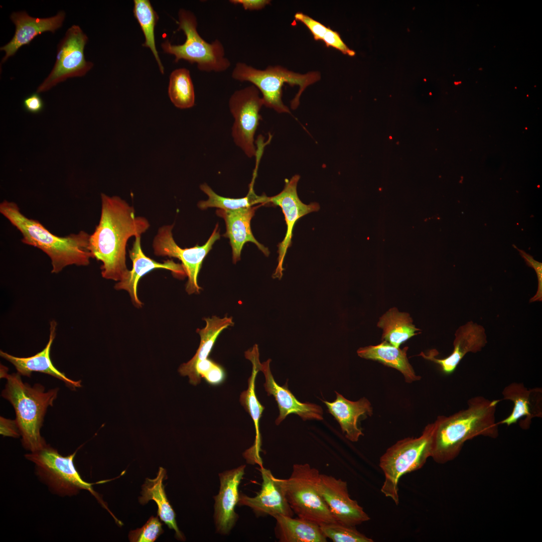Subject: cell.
<instances>
[{"label":"cell","mask_w":542,"mask_h":542,"mask_svg":"<svg viewBox=\"0 0 542 542\" xmlns=\"http://www.w3.org/2000/svg\"><path fill=\"white\" fill-rule=\"evenodd\" d=\"M101 199L100 220L90 235L88 248L93 258L102 262V277L119 282L129 274L125 262L128 239L141 236L150 224L145 218L136 216L133 208L120 197L101 193Z\"/></svg>","instance_id":"6da1fadb"},{"label":"cell","mask_w":542,"mask_h":542,"mask_svg":"<svg viewBox=\"0 0 542 542\" xmlns=\"http://www.w3.org/2000/svg\"><path fill=\"white\" fill-rule=\"evenodd\" d=\"M500 401L477 396L468 399L466 409L448 417L438 416L433 423L431 457L445 464L458 456L466 441L480 436L497 438L499 425L495 414Z\"/></svg>","instance_id":"7a4b0ae2"},{"label":"cell","mask_w":542,"mask_h":542,"mask_svg":"<svg viewBox=\"0 0 542 542\" xmlns=\"http://www.w3.org/2000/svg\"><path fill=\"white\" fill-rule=\"evenodd\" d=\"M0 213L22 234V243L40 249L49 256L52 273L58 274L69 265H88L93 258L88 248L90 235L85 231L56 235L38 220L24 215L16 203L7 200L0 204Z\"/></svg>","instance_id":"3957f363"},{"label":"cell","mask_w":542,"mask_h":542,"mask_svg":"<svg viewBox=\"0 0 542 542\" xmlns=\"http://www.w3.org/2000/svg\"><path fill=\"white\" fill-rule=\"evenodd\" d=\"M7 369L1 365V377L7 380L2 396L15 410L23 447L31 452L36 451L47 445L40 429L48 408L53 406L57 397L59 388L45 391L42 385L36 383L31 386L23 382L19 373L9 374Z\"/></svg>","instance_id":"277c9868"},{"label":"cell","mask_w":542,"mask_h":542,"mask_svg":"<svg viewBox=\"0 0 542 542\" xmlns=\"http://www.w3.org/2000/svg\"><path fill=\"white\" fill-rule=\"evenodd\" d=\"M231 76L236 80L252 83L261 92L264 105L279 113H290L282 101V88L285 83L299 86L298 92L291 102V107L295 109L304 90L321 78L320 74L316 71L301 74L280 66H269L265 70H259L243 62L236 64Z\"/></svg>","instance_id":"5b68a950"},{"label":"cell","mask_w":542,"mask_h":542,"mask_svg":"<svg viewBox=\"0 0 542 542\" xmlns=\"http://www.w3.org/2000/svg\"><path fill=\"white\" fill-rule=\"evenodd\" d=\"M433 423L429 424L421 435L396 442L380 457L379 466L384 475L381 492L399 504L398 484L403 475L418 470L431 457Z\"/></svg>","instance_id":"8992f818"},{"label":"cell","mask_w":542,"mask_h":542,"mask_svg":"<svg viewBox=\"0 0 542 542\" xmlns=\"http://www.w3.org/2000/svg\"><path fill=\"white\" fill-rule=\"evenodd\" d=\"M178 16V30L183 31L186 40L179 45H172L166 40L161 45L164 51L175 56V62L183 59L191 64L196 63L200 71L221 72L226 70L230 62L225 56L221 42L218 39L211 43L205 41L197 31V19L190 11L181 9Z\"/></svg>","instance_id":"52a82bcc"},{"label":"cell","mask_w":542,"mask_h":542,"mask_svg":"<svg viewBox=\"0 0 542 542\" xmlns=\"http://www.w3.org/2000/svg\"><path fill=\"white\" fill-rule=\"evenodd\" d=\"M320 474L308 463H296L290 477L283 479V483L294 513L320 526L336 521L319 491Z\"/></svg>","instance_id":"ba28073f"},{"label":"cell","mask_w":542,"mask_h":542,"mask_svg":"<svg viewBox=\"0 0 542 542\" xmlns=\"http://www.w3.org/2000/svg\"><path fill=\"white\" fill-rule=\"evenodd\" d=\"M76 453L63 456L47 444L39 450L26 454L25 457L35 464L38 476L55 493L61 496H73L81 490H87L112 514L93 489V484L84 481L76 470L74 463Z\"/></svg>","instance_id":"9c48e42d"},{"label":"cell","mask_w":542,"mask_h":542,"mask_svg":"<svg viewBox=\"0 0 542 542\" xmlns=\"http://www.w3.org/2000/svg\"><path fill=\"white\" fill-rule=\"evenodd\" d=\"M228 105L234 119L231 130L234 143L247 157L255 156L254 137L261 118L259 111L264 105L258 89L251 85L236 90L230 96Z\"/></svg>","instance_id":"30bf717a"},{"label":"cell","mask_w":542,"mask_h":542,"mask_svg":"<svg viewBox=\"0 0 542 542\" xmlns=\"http://www.w3.org/2000/svg\"><path fill=\"white\" fill-rule=\"evenodd\" d=\"M87 36L79 26L73 25L66 31L57 47L56 60L48 77L38 87L37 92L48 91L68 78L85 75L93 64L85 60L84 50Z\"/></svg>","instance_id":"8fae6325"},{"label":"cell","mask_w":542,"mask_h":542,"mask_svg":"<svg viewBox=\"0 0 542 542\" xmlns=\"http://www.w3.org/2000/svg\"><path fill=\"white\" fill-rule=\"evenodd\" d=\"M174 225H165L159 229L153 241L154 253L159 256H168L178 258L188 277L186 291L189 294L199 293L200 287L197 283L198 275L205 256L220 235L218 225L207 242L202 246L182 248L175 242L172 230Z\"/></svg>","instance_id":"7c38bea8"},{"label":"cell","mask_w":542,"mask_h":542,"mask_svg":"<svg viewBox=\"0 0 542 542\" xmlns=\"http://www.w3.org/2000/svg\"><path fill=\"white\" fill-rule=\"evenodd\" d=\"M318 488L336 521L356 526L370 519L357 501L350 498L346 481L320 474Z\"/></svg>","instance_id":"4fadbf2b"},{"label":"cell","mask_w":542,"mask_h":542,"mask_svg":"<svg viewBox=\"0 0 542 542\" xmlns=\"http://www.w3.org/2000/svg\"><path fill=\"white\" fill-rule=\"evenodd\" d=\"M299 179V175H295L291 179L286 180L285 187L280 193L268 197L267 203H272L282 208L287 226L285 237L278 245V264L273 275L274 278L279 280L283 276V262L288 248L291 245L293 230L296 222L303 216L317 211L320 208L319 205L317 203L307 205L303 203L299 199L297 190Z\"/></svg>","instance_id":"5bb4252c"},{"label":"cell","mask_w":542,"mask_h":542,"mask_svg":"<svg viewBox=\"0 0 542 542\" xmlns=\"http://www.w3.org/2000/svg\"><path fill=\"white\" fill-rule=\"evenodd\" d=\"M259 470L262 480L260 490L254 497L240 493L238 505L249 507L257 517L293 516L294 513L287 501L283 479L275 477L270 470L263 466Z\"/></svg>","instance_id":"9a60e30c"},{"label":"cell","mask_w":542,"mask_h":542,"mask_svg":"<svg viewBox=\"0 0 542 542\" xmlns=\"http://www.w3.org/2000/svg\"><path fill=\"white\" fill-rule=\"evenodd\" d=\"M245 465H241L219 474V490L213 497V519L216 532L221 535L228 534L238 520L235 508L238 505V486L245 474Z\"/></svg>","instance_id":"2e32d148"},{"label":"cell","mask_w":542,"mask_h":542,"mask_svg":"<svg viewBox=\"0 0 542 542\" xmlns=\"http://www.w3.org/2000/svg\"><path fill=\"white\" fill-rule=\"evenodd\" d=\"M455 336L454 349L448 356L442 359L437 358L439 352L435 349L430 350L427 354L421 352L418 355L438 364L443 373L450 374L467 353L481 351L487 342L484 328L472 321L460 326Z\"/></svg>","instance_id":"e0dca14e"},{"label":"cell","mask_w":542,"mask_h":542,"mask_svg":"<svg viewBox=\"0 0 542 542\" xmlns=\"http://www.w3.org/2000/svg\"><path fill=\"white\" fill-rule=\"evenodd\" d=\"M65 18L63 11L47 18H34L25 11L12 13L10 19L16 26V30L11 40L0 48L5 52L1 63H5L14 56L22 46L29 45L37 35L48 31L55 33L62 27Z\"/></svg>","instance_id":"ac0fdd59"},{"label":"cell","mask_w":542,"mask_h":542,"mask_svg":"<svg viewBox=\"0 0 542 542\" xmlns=\"http://www.w3.org/2000/svg\"><path fill=\"white\" fill-rule=\"evenodd\" d=\"M270 359L262 363L259 361L257 367L264 375L263 385L267 395H272L278 403L280 414L276 420V424L279 425L291 414L299 416L304 421L322 420L323 410L320 406L313 403L299 401L288 389L287 383L281 386L276 382L270 369Z\"/></svg>","instance_id":"d6986e66"},{"label":"cell","mask_w":542,"mask_h":542,"mask_svg":"<svg viewBox=\"0 0 542 542\" xmlns=\"http://www.w3.org/2000/svg\"><path fill=\"white\" fill-rule=\"evenodd\" d=\"M502 394L503 398L501 400L511 401L513 403V408L511 414L497 423L498 425L505 424L509 426L520 420V427L527 429L533 418L542 417L541 388L528 389L522 383L512 382L504 387Z\"/></svg>","instance_id":"ffe728a7"},{"label":"cell","mask_w":542,"mask_h":542,"mask_svg":"<svg viewBox=\"0 0 542 542\" xmlns=\"http://www.w3.org/2000/svg\"><path fill=\"white\" fill-rule=\"evenodd\" d=\"M129 257L132 262V268L129 270L127 277L118 282L114 288L116 290L126 291L134 306L140 307L143 304L137 295L138 282L144 275L156 268L169 270L176 276L183 277L186 275L182 265L172 260H168L163 263L158 262L147 256L142 250L141 236L135 237L132 248L129 251Z\"/></svg>","instance_id":"44dd1931"},{"label":"cell","mask_w":542,"mask_h":542,"mask_svg":"<svg viewBox=\"0 0 542 542\" xmlns=\"http://www.w3.org/2000/svg\"><path fill=\"white\" fill-rule=\"evenodd\" d=\"M57 323L55 321L50 322V335L48 342L45 347L34 355L28 357H19L9 354L2 350L0 355L4 359L11 363L20 375L30 377L32 372H40L47 374L63 381L71 390L81 386V380H73L67 377L64 373L60 371L53 364L50 357V351L53 342L56 335Z\"/></svg>","instance_id":"7402d4cb"},{"label":"cell","mask_w":542,"mask_h":542,"mask_svg":"<svg viewBox=\"0 0 542 542\" xmlns=\"http://www.w3.org/2000/svg\"><path fill=\"white\" fill-rule=\"evenodd\" d=\"M255 209V207H250L233 210L220 209L216 211L225 220V236L230 240L234 263L240 259L241 250L247 242H253L266 256L269 255L267 248L257 241L251 230L250 221Z\"/></svg>","instance_id":"603a6c76"},{"label":"cell","mask_w":542,"mask_h":542,"mask_svg":"<svg viewBox=\"0 0 542 542\" xmlns=\"http://www.w3.org/2000/svg\"><path fill=\"white\" fill-rule=\"evenodd\" d=\"M336 398L333 402L322 400L328 411L339 424L342 432L349 441L355 442L363 436L362 429L358 425L361 417L371 416L373 413L370 401L365 397L353 401L335 391Z\"/></svg>","instance_id":"cb8c5ba5"},{"label":"cell","mask_w":542,"mask_h":542,"mask_svg":"<svg viewBox=\"0 0 542 542\" xmlns=\"http://www.w3.org/2000/svg\"><path fill=\"white\" fill-rule=\"evenodd\" d=\"M246 358L251 362L252 370L251 376L248 379V388L241 393L240 401L253 421L255 437L253 444L244 453L243 456L247 463L250 464H256L260 467H262L263 466L262 461L260 456V452L261 451V438L259 429V423L264 406L260 403L255 392V379L259 371L257 365V362L259 359V354L255 352H250L247 355Z\"/></svg>","instance_id":"d4e9b609"},{"label":"cell","mask_w":542,"mask_h":542,"mask_svg":"<svg viewBox=\"0 0 542 542\" xmlns=\"http://www.w3.org/2000/svg\"><path fill=\"white\" fill-rule=\"evenodd\" d=\"M206 326L198 330L201 340L199 348L193 357L187 363L182 364L179 369L181 375L188 376L190 382L196 385L201 381L196 372L197 364L207 358L219 334L228 326H233L231 317L220 318L216 316L205 318Z\"/></svg>","instance_id":"484cf974"},{"label":"cell","mask_w":542,"mask_h":542,"mask_svg":"<svg viewBox=\"0 0 542 542\" xmlns=\"http://www.w3.org/2000/svg\"><path fill=\"white\" fill-rule=\"evenodd\" d=\"M409 347L403 349L396 347L385 341L376 345H369L359 348L358 355L366 359L380 362L383 365L395 368L403 375L407 383L419 380L421 376L416 374L407 357Z\"/></svg>","instance_id":"4316f807"},{"label":"cell","mask_w":542,"mask_h":542,"mask_svg":"<svg viewBox=\"0 0 542 542\" xmlns=\"http://www.w3.org/2000/svg\"><path fill=\"white\" fill-rule=\"evenodd\" d=\"M167 479V471L163 467H159L157 477L154 479L147 478L142 486V496L139 501L143 505L149 500L155 501L158 506L157 515L170 529L175 531L176 538L184 541L185 537L180 530L176 519V513L170 504L165 491L163 481Z\"/></svg>","instance_id":"83f0119b"},{"label":"cell","mask_w":542,"mask_h":542,"mask_svg":"<svg viewBox=\"0 0 542 542\" xmlns=\"http://www.w3.org/2000/svg\"><path fill=\"white\" fill-rule=\"evenodd\" d=\"M276 520L275 535L281 542H326L327 538L320 526L298 517L279 515Z\"/></svg>","instance_id":"f1b7e54d"},{"label":"cell","mask_w":542,"mask_h":542,"mask_svg":"<svg viewBox=\"0 0 542 542\" xmlns=\"http://www.w3.org/2000/svg\"><path fill=\"white\" fill-rule=\"evenodd\" d=\"M377 326L382 330L381 340L396 347L421 331L413 324L410 314L400 312L395 307L390 308L379 318Z\"/></svg>","instance_id":"f546056e"},{"label":"cell","mask_w":542,"mask_h":542,"mask_svg":"<svg viewBox=\"0 0 542 542\" xmlns=\"http://www.w3.org/2000/svg\"><path fill=\"white\" fill-rule=\"evenodd\" d=\"M247 195L242 198H231L216 194L207 184L200 185V189L208 197L206 201L199 202L198 207L201 209L208 207H216L223 210H237L252 207L254 204L267 203L268 197L265 195L258 196L254 193L251 185Z\"/></svg>","instance_id":"4dcf8cb0"},{"label":"cell","mask_w":542,"mask_h":542,"mask_svg":"<svg viewBox=\"0 0 542 542\" xmlns=\"http://www.w3.org/2000/svg\"><path fill=\"white\" fill-rule=\"evenodd\" d=\"M133 2L134 16L140 25L145 38V42L143 46L149 48L151 50L158 64L161 72L164 74V68L160 60L155 44L154 31L159 17L149 0H134Z\"/></svg>","instance_id":"1f68e13d"},{"label":"cell","mask_w":542,"mask_h":542,"mask_svg":"<svg viewBox=\"0 0 542 542\" xmlns=\"http://www.w3.org/2000/svg\"><path fill=\"white\" fill-rule=\"evenodd\" d=\"M168 94L172 102L179 108L186 109L194 106L195 92L189 70L179 68L171 73Z\"/></svg>","instance_id":"d6a6232c"},{"label":"cell","mask_w":542,"mask_h":542,"mask_svg":"<svg viewBox=\"0 0 542 542\" xmlns=\"http://www.w3.org/2000/svg\"><path fill=\"white\" fill-rule=\"evenodd\" d=\"M324 535L334 542H373V540L357 530L355 526L337 521L320 525Z\"/></svg>","instance_id":"836d02e7"},{"label":"cell","mask_w":542,"mask_h":542,"mask_svg":"<svg viewBox=\"0 0 542 542\" xmlns=\"http://www.w3.org/2000/svg\"><path fill=\"white\" fill-rule=\"evenodd\" d=\"M162 525L158 516H151L143 527L129 532V540L131 542H154L164 532Z\"/></svg>","instance_id":"e575fe53"},{"label":"cell","mask_w":542,"mask_h":542,"mask_svg":"<svg viewBox=\"0 0 542 542\" xmlns=\"http://www.w3.org/2000/svg\"><path fill=\"white\" fill-rule=\"evenodd\" d=\"M197 374L211 385H218L225 378L224 369L209 359L199 362L196 367Z\"/></svg>","instance_id":"d590c367"},{"label":"cell","mask_w":542,"mask_h":542,"mask_svg":"<svg viewBox=\"0 0 542 542\" xmlns=\"http://www.w3.org/2000/svg\"><path fill=\"white\" fill-rule=\"evenodd\" d=\"M294 17L297 21L302 23L308 28L315 40H322L329 27L325 26L302 13H297Z\"/></svg>","instance_id":"8d00e7d4"},{"label":"cell","mask_w":542,"mask_h":542,"mask_svg":"<svg viewBox=\"0 0 542 542\" xmlns=\"http://www.w3.org/2000/svg\"><path fill=\"white\" fill-rule=\"evenodd\" d=\"M519 252L521 256L524 259L526 264L534 268L537 275L538 280V288L535 295L532 297L529 302L542 301V263L535 260L530 254L525 252L524 250L518 249L513 245Z\"/></svg>","instance_id":"74e56055"},{"label":"cell","mask_w":542,"mask_h":542,"mask_svg":"<svg viewBox=\"0 0 542 542\" xmlns=\"http://www.w3.org/2000/svg\"><path fill=\"white\" fill-rule=\"evenodd\" d=\"M327 47L334 48L345 55L353 56L355 53L350 49L342 40L340 34L332 30L330 27L325 33L322 40Z\"/></svg>","instance_id":"f35d334b"},{"label":"cell","mask_w":542,"mask_h":542,"mask_svg":"<svg viewBox=\"0 0 542 542\" xmlns=\"http://www.w3.org/2000/svg\"><path fill=\"white\" fill-rule=\"evenodd\" d=\"M25 110L31 113L37 114L44 108V102L38 93H33L27 96L23 100Z\"/></svg>","instance_id":"ab89813d"},{"label":"cell","mask_w":542,"mask_h":542,"mask_svg":"<svg viewBox=\"0 0 542 542\" xmlns=\"http://www.w3.org/2000/svg\"><path fill=\"white\" fill-rule=\"evenodd\" d=\"M1 434L4 436L17 438L21 434L16 420H12L1 417Z\"/></svg>","instance_id":"60d3db41"},{"label":"cell","mask_w":542,"mask_h":542,"mask_svg":"<svg viewBox=\"0 0 542 542\" xmlns=\"http://www.w3.org/2000/svg\"><path fill=\"white\" fill-rule=\"evenodd\" d=\"M234 5H241L245 10H259L270 3L268 0H230Z\"/></svg>","instance_id":"b9f144b4"}]
</instances>
